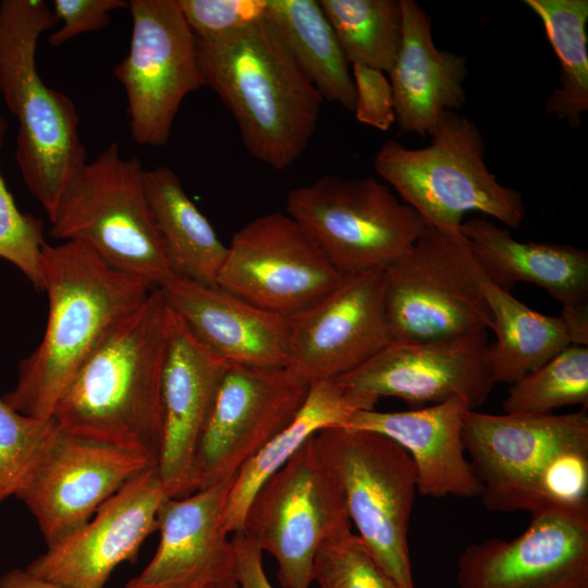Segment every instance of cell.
<instances>
[{"label":"cell","instance_id":"obj_1","mask_svg":"<svg viewBox=\"0 0 588 588\" xmlns=\"http://www.w3.org/2000/svg\"><path fill=\"white\" fill-rule=\"evenodd\" d=\"M40 267L49 302L47 326L3 399L24 415L50 419L78 370L154 287L74 241L46 243Z\"/></svg>","mask_w":588,"mask_h":588},{"label":"cell","instance_id":"obj_2","mask_svg":"<svg viewBox=\"0 0 588 588\" xmlns=\"http://www.w3.org/2000/svg\"><path fill=\"white\" fill-rule=\"evenodd\" d=\"M196 42L204 86L235 119L248 154L274 170L294 163L317 128L323 98L273 25L265 16Z\"/></svg>","mask_w":588,"mask_h":588},{"label":"cell","instance_id":"obj_3","mask_svg":"<svg viewBox=\"0 0 588 588\" xmlns=\"http://www.w3.org/2000/svg\"><path fill=\"white\" fill-rule=\"evenodd\" d=\"M172 318L161 289L154 287L71 381L52 415L58 427L144 453L157 465Z\"/></svg>","mask_w":588,"mask_h":588},{"label":"cell","instance_id":"obj_4","mask_svg":"<svg viewBox=\"0 0 588 588\" xmlns=\"http://www.w3.org/2000/svg\"><path fill=\"white\" fill-rule=\"evenodd\" d=\"M57 22L46 1H0V94L19 122L20 173L47 215L86 162L74 101L47 86L37 71L39 39Z\"/></svg>","mask_w":588,"mask_h":588},{"label":"cell","instance_id":"obj_5","mask_svg":"<svg viewBox=\"0 0 588 588\" xmlns=\"http://www.w3.org/2000/svg\"><path fill=\"white\" fill-rule=\"evenodd\" d=\"M430 136V144L417 149L384 142L373 159L377 174L427 226L440 232L460 234L467 212L518 228L526 216L523 196L488 169L485 139L475 121L445 111Z\"/></svg>","mask_w":588,"mask_h":588},{"label":"cell","instance_id":"obj_6","mask_svg":"<svg viewBox=\"0 0 588 588\" xmlns=\"http://www.w3.org/2000/svg\"><path fill=\"white\" fill-rule=\"evenodd\" d=\"M144 170L111 143L72 175L47 216L53 237L82 243L115 269L162 287L176 275L149 209Z\"/></svg>","mask_w":588,"mask_h":588},{"label":"cell","instance_id":"obj_7","mask_svg":"<svg viewBox=\"0 0 588 588\" xmlns=\"http://www.w3.org/2000/svg\"><path fill=\"white\" fill-rule=\"evenodd\" d=\"M315 445L336 477L350 522L396 588H415L408 528L416 490L415 466L392 440L350 427L327 428Z\"/></svg>","mask_w":588,"mask_h":588},{"label":"cell","instance_id":"obj_8","mask_svg":"<svg viewBox=\"0 0 588 588\" xmlns=\"http://www.w3.org/2000/svg\"><path fill=\"white\" fill-rule=\"evenodd\" d=\"M383 271L394 343L432 342L492 328L482 269L461 233L427 226Z\"/></svg>","mask_w":588,"mask_h":588},{"label":"cell","instance_id":"obj_9","mask_svg":"<svg viewBox=\"0 0 588 588\" xmlns=\"http://www.w3.org/2000/svg\"><path fill=\"white\" fill-rule=\"evenodd\" d=\"M286 213L344 274L387 267L427 228L411 206L372 176L324 175L293 188Z\"/></svg>","mask_w":588,"mask_h":588},{"label":"cell","instance_id":"obj_10","mask_svg":"<svg viewBox=\"0 0 588 588\" xmlns=\"http://www.w3.org/2000/svg\"><path fill=\"white\" fill-rule=\"evenodd\" d=\"M347 524L342 488L311 437L260 486L242 532L275 560L283 588H309L319 544Z\"/></svg>","mask_w":588,"mask_h":588},{"label":"cell","instance_id":"obj_11","mask_svg":"<svg viewBox=\"0 0 588 588\" xmlns=\"http://www.w3.org/2000/svg\"><path fill=\"white\" fill-rule=\"evenodd\" d=\"M463 443L483 486L486 507L498 512L540 510V485L560 455L588 450V414H487L469 409Z\"/></svg>","mask_w":588,"mask_h":588},{"label":"cell","instance_id":"obj_12","mask_svg":"<svg viewBox=\"0 0 588 588\" xmlns=\"http://www.w3.org/2000/svg\"><path fill=\"white\" fill-rule=\"evenodd\" d=\"M128 10L130 49L113 75L125 91L133 139L161 147L184 98L204 86L196 36L177 0H131Z\"/></svg>","mask_w":588,"mask_h":588},{"label":"cell","instance_id":"obj_13","mask_svg":"<svg viewBox=\"0 0 588 588\" xmlns=\"http://www.w3.org/2000/svg\"><path fill=\"white\" fill-rule=\"evenodd\" d=\"M309 388L290 366L229 365L197 443L192 492L233 478L289 425Z\"/></svg>","mask_w":588,"mask_h":588},{"label":"cell","instance_id":"obj_14","mask_svg":"<svg viewBox=\"0 0 588 588\" xmlns=\"http://www.w3.org/2000/svg\"><path fill=\"white\" fill-rule=\"evenodd\" d=\"M345 275L293 218L270 212L234 233L217 285L292 317L322 299Z\"/></svg>","mask_w":588,"mask_h":588},{"label":"cell","instance_id":"obj_15","mask_svg":"<svg viewBox=\"0 0 588 588\" xmlns=\"http://www.w3.org/2000/svg\"><path fill=\"white\" fill-rule=\"evenodd\" d=\"M156 466L148 455L58 427L16 492L47 547L85 523L128 480Z\"/></svg>","mask_w":588,"mask_h":588},{"label":"cell","instance_id":"obj_16","mask_svg":"<svg viewBox=\"0 0 588 588\" xmlns=\"http://www.w3.org/2000/svg\"><path fill=\"white\" fill-rule=\"evenodd\" d=\"M335 381L376 405L383 396L411 405L466 399L482 405L494 384L487 331L425 343H391Z\"/></svg>","mask_w":588,"mask_h":588},{"label":"cell","instance_id":"obj_17","mask_svg":"<svg viewBox=\"0 0 588 588\" xmlns=\"http://www.w3.org/2000/svg\"><path fill=\"white\" fill-rule=\"evenodd\" d=\"M287 318L290 367L310 383L335 380L393 342L383 268L346 274L318 303Z\"/></svg>","mask_w":588,"mask_h":588},{"label":"cell","instance_id":"obj_18","mask_svg":"<svg viewBox=\"0 0 588 588\" xmlns=\"http://www.w3.org/2000/svg\"><path fill=\"white\" fill-rule=\"evenodd\" d=\"M460 588H588V511L531 513L523 534L465 548Z\"/></svg>","mask_w":588,"mask_h":588},{"label":"cell","instance_id":"obj_19","mask_svg":"<svg viewBox=\"0 0 588 588\" xmlns=\"http://www.w3.org/2000/svg\"><path fill=\"white\" fill-rule=\"evenodd\" d=\"M151 466L108 499L83 526L47 547L25 568L41 578L74 588H105L113 571L136 559L158 528L167 499Z\"/></svg>","mask_w":588,"mask_h":588},{"label":"cell","instance_id":"obj_20","mask_svg":"<svg viewBox=\"0 0 588 588\" xmlns=\"http://www.w3.org/2000/svg\"><path fill=\"white\" fill-rule=\"evenodd\" d=\"M233 478L167 498L158 513L157 550L123 588H238L234 547L223 524Z\"/></svg>","mask_w":588,"mask_h":588},{"label":"cell","instance_id":"obj_21","mask_svg":"<svg viewBox=\"0 0 588 588\" xmlns=\"http://www.w3.org/2000/svg\"><path fill=\"white\" fill-rule=\"evenodd\" d=\"M228 366L173 313L162 375V440L156 465L168 498L193 493L195 451Z\"/></svg>","mask_w":588,"mask_h":588},{"label":"cell","instance_id":"obj_22","mask_svg":"<svg viewBox=\"0 0 588 588\" xmlns=\"http://www.w3.org/2000/svg\"><path fill=\"white\" fill-rule=\"evenodd\" d=\"M160 289L194 336L226 364L290 366L287 317L261 309L217 284L175 277Z\"/></svg>","mask_w":588,"mask_h":588},{"label":"cell","instance_id":"obj_23","mask_svg":"<svg viewBox=\"0 0 588 588\" xmlns=\"http://www.w3.org/2000/svg\"><path fill=\"white\" fill-rule=\"evenodd\" d=\"M469 409L464 397L403 412L356 411L346 427L381 434L403 448L413 461L420 495L481 497L483 486L465 457L463 424Z\"/></svg>","mask_w":588,"mask_h":588},{"label":"cell","instance_id":"obj_24","mask_svg":"<svg viewBox=\"0 0 588 588\" xmlns=\"http://www.w3.org/2000/svg\"><path fill=\"white\" fill-rule=\"evenodd\" d=\"M402 41L389 74L395 122L402 132L431 135L445 111H456L466 101L468 75L465 57L438 49L431 34V17L413 0H400Z\"/></svg>","mask_w":588,"mask_h":588},{"label":"cell","instance_id":"obj_25","mask_svg":"<svg viewBox=\"0 0 588 588\" xmlns=\"http://www.w3.org/2000/svg\"><path fill=\"white\" fill-rule=\"evenodd\" d=\"M461 234L486 275L509 291L519 281L544 289L562 311L588 309V252L554 243L519 242L485 216L463 221Z\"/></svg>","mask_w":588,"mask_h":588},{"label":"cell","instance_id":"obj_26","mask_svg":"<svg viewBox=\"0 0 588 588\" xmlns=\"http://www.w3.org/2000/svg\"><path fill=\"white\" fill-rule=\"evenodd\" d=\"M373 408L335 380L311 382L294 418L234 476L223 510L225 530L230 535L243 531L246 511L255 493L308 439L327 428L346 427L356 411Z\"/></svg>","mask_w":588,"mask_h":588},{"label":"cell","instance_id":"obj_27","mask_svg":"<svg viewBox=\"0 0 588 588\" xmlns=\"http://www.w3.org/2000/svg\"><path fill=\"white\" fill-rule=\"evenodd\" d=\"M149 209L176 277L216 285L225 246L167 167L144 170Z\"/></svg>","mask_w":588,"mask_h":588},{"label":"cell","instance_id":"obj_28","mask_svg":"<svg viewBox=\"0 0 588 588\" xmlns=\"http://www.w3.org/2000/svg\"><path fill=\"white\" fill-rule=\"evenodd\" d=\"M481 291L492 317L495 343L489 345L494 383L513 384L567 346L573 334L560 317L527 307L481 273Z\"/></svg>","mask_w":588,"mask_h":588},{"label":"cell","instance_id":"obj_29","mask_svg":"<svg viewBox=\"0 0 588 588\" xmlns=\"http://www.w3.org/2000/svg\"><path fill=\"white\" fill-rule=\"evenodd\" d=\"M266 19L323 100L354 111L355 87L350 63L316 0H268Z\"/></svg>","mask_w":588,"mask_h":588},{"label":"cell","instance_id":"obj_30","mask_svg":"<svg viewBox=\"0 0 588 588\" xmlns=\"http://www.w3.org/2000/svg\"><path fill=\"white\" fill-rule=\"evenodd\" d=\"M541 21L560 62V87L546 100L544 109L578 127L588 111L587 0H524Z\"/></svg>","mask_w":588,"mask_h":588},{"label":"cell","instance_id":"obj_31","mask_svg":"<svg viewBox=\"0 0 588 588\" xmlns=\"http://www.w3.org/2000/svg\"><path fill=\"white\" fill-rule=\"evenodd\" d=\"M350 64L389 73L402 41L400 0H318Z\"/></svg>","mask_w":588,"mask_h":588},{"label":"cell","instance_id":"obj_32","mask_svg":"<svg viewBox=\"0 0 588 588\" xmlns=\"http://www.w3.org/2000/svg\"><path fill=\"white\" fill-rule=\"evenodd\" d=\"M567 405L588 407V346L572 344L511 384L506 414L541 415Z\"/></svg>","mask_w":588,"mask_h":588},{"label":"cell","instance_id":"obj_33","mask_svg":"<svg viewBox=\"0 0 588 588\" xmlns=\"http://www.w3.org/2000/svg\"><path fill=\"white\" fill-rule=\"evenodd\" d=\"M311 579L319 588H396L350 524L321 541Z\"/></svg>","mask_w":588,"mask_h":588},{"label":"cell","instance_id":"obj_34","mask_svg":"<svg viewBox=\"0 0 588 588\" xmlns=\"http://www.w3.org/2000/svg\"><path fill=\"white\" fill-rule=\"evenodd\" d=\"M56 430L53 418L24 415L0 396V504L15 497Z\"/></svg>","mask_w":588,"mask_h":588},{"label":"cell","instance_id":"obj_35","mask_svg":"<svg viewBox=\"0 0 588 588\" xmlns=\"http://www.w3.org/2000/svg\"><path fill=\"white\" fill-rule=\"evenodd\" d=\"M7 131L8 122L0 114V150ZM45 244L42 221L20 211L0 172V258L14 265L38 291H42L40 260Z\"/></svg>","mask_w":588,"mask_h":588},{"label":"cell","instance_id":"obj_36","mask_svg":"<svg viewBox=\"0 0 588 588\" xmlns=\"http://www.w3.org/2000/svg\"><path fill=\"white\" fill-rule=\"evenodd\" d=\"M196 37H215L245 28L266 16L268 0H177Z\"/></svg>","mask_w":588,"mask_h":588},{"label":"cell","instance_id":"obj_37","mask_svg":"<svg viewBox=\"0 0 588 588\" xmlns=\"http://www.w3.org/2000/svg\"><path fill=\"white\" fill-rule=\"evenodd\" d=\"M355 87L356 120L385 132L395 122L393 91L381 70L364 64H351Z\"/></svg>","mask_w":588,"mask_h":588},{"label":"cell","instance_id":"obj_38","mask_svg":"<svg viewBox=\"0 0 588 588\" xmlns=\"http://www.w3.org/2000/svg\"><path fill=\"white\" fill-rule=\"evenodd\" d=\"M51 9L61 21V26L52 32L48 41L59 47L74 37L103 29L110 24L111 13L128 9L125 0H54Z\"/></svg>","mask_w":588,"mask_h":588},{"label":"cell","instance_id":"obj_39","mask_svg":"<svg viewBox=\"0 0 588 588\" xmlns=\"http://www.w3.org/2000/svg\"><path fill=\"white\" fill-rule=\"evenodd\" d=\"M236 559L238 588H274L262 564V552L244 532L231 535Z\"/></svg>","mask_w":588,"mask_h":588},{"label":"cell","instance_id":"obj_40","mask_svg":"<svg viewBox=\"0 0 588 588\" xmlns=\"http://www.w3.org/2000/svg\"><path fill=\"white\" fill-rule=\"evenodd\" d=\"M0 588H74L50 581L29 573L26 568H14L0 576Z\"/></svg>","mask_w":588,"mask_h":588}]
</instances>
